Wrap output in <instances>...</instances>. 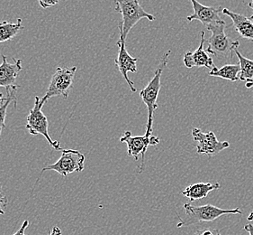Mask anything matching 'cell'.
<instances>
[{
    "instance_id": "6da1fadb",
    "label": "cell",
    "mask_w": 253,
    "mask_h": 235,
    "mask_svg": "<svg viewBox=\"0 0 253 235\" xmlns=\"http://www.w3.org/2000/svg\"><path fill=\"white\" fill-rule=\"evenodd\" d=\"M171 52H166L162 58L160 65L157 68L154 76L146 87L140 92V97L142 98V102L146 105L148 111V121H147L146 133L145 136L150 138L152 134V123H153V115L158 108L157 99L159 92L162 86V75L165 67L168 64L169 58Z\"/></svg>"
},
{
    "instance_id": "7a4b0ae2",
    "label": "cell",
    "mask_w": 253,
    "mask_h": 235,
    "mask_svg": "<svg viewBox=\"0 0 253 235\" xmlns=\"http://www.w3.org/2000/svg\"><path fill=\"white\" fill-rule=\"evenodd\" d=\"M183 208L185 210L186 217L184 219L179 218L180 222L177 225L178 228L202 223L213 222L224 215H242V210L240 208L231 210L221 209L212 205L194 206L190 204V202L184 204Z\"/></svg>"
},
{
    "instance_id": "3957f363",
    "label": "cell",
    "mask_w": 253,
    "mask_h": 235,
    "mask_svg": "<svg viewBox=\"0 0 253 235\" xmlns=\"http://www.w3.org/2000/svg\"><path fill=\"white\" fill-rule=\"evenodd\" d=\"M115 10L122 15V22L119 24L120 36L126 40L127 36L132 27L142 18L153 21L155 17L147 13L142 8L139 0H115Z\"/></svg>"
},
{
    "instance_id": "277c9868",
    "label": "cell",
    "mask_w": 253,
    "mask_h": 235,
    "mask_svg": "<svg viewBox=\"0 0 253 235\" xmlns=\"http://www.w3.org/2000/svg\"><path fill=\"white\" fill-rule=\"evenodd\" d=\"M225 22L218 23L208 28V30L212 33L208 39V47L206 51L213 56H221L231 59L233 57V52L236 51L240 43L233 41L229 38L225 33Z\"/></svg>"
},
{
    "instance_id": "5b68a950",
    "label": "cell",
    "mask_w": 253,
    "mask_h": 235,
    "mask_svg": "<svg viewBox=\"0 0 253 235\" xmlns=\"http://www.w3.org/2000/svg\"><path fill=\"white\" fill-rule=\"evenodd\" d=\"M76 72L77 66L71 68L57 67L55 72L51 77L45 95L41 100V103L44 105V103L52 97L61 96L64 99L69 97Z\"/></svg>"
},
{
    "instance_id": "8992f818",
    "label": "cell",
    "mask_w": 253,
    "mask_h": 235,
    "mask_svg": "<svg viewBox=\"0 0 253 235\" xmlns=\"http://www.w3.org/2000/svg\"><path fill=\"white\" fill-rule=\"evenodd\" d=\"M42 106L43 105L41 103L40 97L36 96L35 105L27 116L26 129L29 131L31 135H42L55 150H62L60 141L52 140L51 136L49 135V122L45 115L42 112Z\"/></svg>"
},
{
    "instance_id": "52a82bcc",
    "label": "cell",
    "mask_w": 253,
    "mask_h": 235,
    "mask_svg": "<svg viewBox=\"0 0 253 235\" xmlns=\"http://www.w3.org/2000/svg\"><path fill=\"white\" fill-rule=\"evenodd\" d=\"M85 155L75 149L62 150L60 159L51 166L42 169V174L45 171L52 170L63 176H67L72 173H80L84 169Z\"/></svg>"
},
{
    "instance_id": "ba28073f",
    "label": "cell",
    "mask_w": 253,
    "mask_h": 235,
    "mask_svg": "<svg viewBox=\"0 0 253 235\" xmlns=\"http://www.w3.org/2000/svg\"><path fill=\"white\" fill-rule=\"evenodd\" d=\"M193 138L198 142L197 152L199 155H207L209 158L222 152L223 149L230 147L227 141H219L213 131L203 132L200 128L192 129Z\"/></svg>"
},
{
    "instance_id": "9c48e42d",
    "label": "cell",
    "mask_w": 253,
    "mask_h": 235,
    "mask_svg": "<svg viewBox=\"0 0 253 235\" xmlns=\"http://www.w3.org/2000/svg\"><path fill=\"white\" fill-rule=\"evenodd\" d=\"M120 142H125L127 144L128 147V156L132 157L135 160L139 159V156L142 155V165L139 173H142V169L144 168V160H145V154L147 152V148L149 146H156L160 143V138L158 137L150 138L144 136H132L130 131L125 133L121 138Z\"/></svg>"
},
{
    "instance_id": "30bf717a",
    "label": "cell",
    "mask_w": 253,
    "mask_h": 235,
    "mask_svg": "<svg viewBox=\"0 0 253 235\" xmlns=\"http://www.w3.org/2000/svg\"><path fill=\"white\" fill-rule=\"evenodd\" d=\"M126 40L124 39L123 36H120V38L117 42V46L119 47V52H118V56L115 61V63L118 68L119 72H121L122 75L125 78L127 84L129 85L131 91L132 92H135L136 89L134 87V83L129 79L128 72H132V73L137 72L136 62L138 59L133 58L128 54L126 48Z\"/></svg>"
},
{
    "instance_id": "8fae6325",
    "label": "cell",
    "mask_w": 253,
    "mask_h": 235,
    "mask_svg": "<svg viewBox=\"0 0 253 235\" xmlns=\"http://www.w3.org/2000/svg\"><path fill=\"white\" fill-rule=\"evenodd\" d=\"M190 2L192 3L194 13L187 16L188 22H192L193 20L200 21L207 29L213 25L224 22L219 15L220 12L223 11L221 7L214 8L212 6H206L199 3L198 0H190Z\"/></svg>"
},
{
    "instance_id": "7c38bea8",
    "label": "cell",
    "mask_w": 253,
    "mask_h": 235,
    "mask_svg": "<svg viewBox=\"0 0 253 235\" xmlns=\"http://www.w3.org/2000/svg\"><path fill=\"white\" fill-rule=\"evenodd\" d=\"M206 33L201 32V41L199 47L194 53L187 52L184 55V63L187 68L193 67H206L210 71L215 68L213 63V58L209 57L208 52L204 49V44L206 42Z\"/></svg>"
},
{
    "instance_id": "4fadbf2b",
    "label": "cell",
    "mask_w": 253,
    "mask_h": 235,
    "mask_svg": "<svg viewBox=\"0 0 253 235\" xmlns=\"http://www.w3.org/2000/svg\"><path fill=\"white\" fill-rule=\"evenodd\" d=\"M13 62L10 63L7 61V57L2 55V63H0V87H19L15 84V80L22 71L21 59L12 58Z\"/></svg>"
},
{
    "instance_id": "5bb4252c",
    "label": "cell",
    "mask_w": 253,
    "mask_h": 235,
    "mask_svg": "<svg viewBox=\"0 0 253 235\" xmlns=\"http://www.w3.org/2000/svg\"><path fill=\"white\" fill-rule=\"evenodd\" d=\"M223 15L229 16L232 21L233 25L241 37L247 39L253 43V21L251 20L245 15L238 13H234L233 11L229 10L227 8H223Z\"/></svg>"
},
{
    "instance_id": "9a60e30c",
    "label": "cell",
    "mask_w": 253,
    "mask_h": 235,
    "mask_svg": "<svg viewBox=\"0 0 253 235\" xmlns=\"http://www.w3.org/2000/svg\"><path fill=\"white\" fill-rule=\"evenodd\" d=\"M219 183H198L191 184L186 187L182 192V194L189 199V202H194L196 200L202 199L208 196L209 193L213 190L220 188Z\"/></svg>"
},
{
    "instance_id": "2e32d148",
    "label": "cell",
    "mask_w": 253,
    "mask_h": 235,
    "mask_svg": "<svg viewBox=\"0 0 253 235\" xmlns=\"http://www.w3.org/2000/svg\"><path fill=\"white\" fill-rule=\"evenodd\" d=\"M22 29H24V26L21 18H18L15 23L2 21L0 23V43L10 41Z\"/></svg>"
},
{
    "instance_id": "e0dca14e",
    "label": "cell",
    "mask_w": 253,
    "mask_h": 235,
    "mask_svg": "<svg viewBox=\"0 0 253 235\" xmlns=\"http://www.w3.org/2000/svg\"><path fill=\"white\" fill-rule=\"evenodd\" d=\"M241 72L240 63L236 64H226L222 67L221 69H217L216 67L209 72L210 76L219 77L224 80H229L231 82H237L239 81L238 74Z\"/></svg>"
},
{
    "instance_id": "ac0fdd59",
    "label": "cell",
    "mask_w": 253,
    "mask_h": 235,
    "mask_svg": "<svg viewBox=\"0 0 253 235\" xmlns=\"http://www.w3.org/2000/svg\"><path fill=\"white\" fill-rule=\"evenodd\" d=\"M235 54L238 57L240 66H241L239 80L246 82L252 81L253 80V60L243 57V55L237 50L235 51Z\"/></svg>"
},
{
    "instance_id": "d6986e66",
    "label": "cell",
    "mask_w": 253,
    "mask_h": 235,
    "mask_svg": "<svg viewBox=\"0 0 253 235\" xmlns=\"http://www.w3.org/2000/svg\"><path fill=\"white\" fill-rule=\"evenodd\" d=\"M17 88L18 87H16V86L6 88L7 97H6L5 103H3L2 105H0V135L2 133V130L6 128L5 118H6L7 108L10 105L12 102L15 103V107H16V91H17Z\"/></svg>"
},
{
    "instance_id": "ffe728a7",
    "label": "cell",
    "mask_w": 253,
    "mask_h": 235,
    "mask_svg": "<svg viewBox=\"0 0 253 235\" xmlns=\"http://www.w3.org/2000/svg\"><path fill=\"white\" fill-rule=\"evenodd\" d=\"M7 205V198L0 186V215H5V209Z\"/></svg>"
},
{
    "instance_id": "44dd1931",
    "label": "cell",
    "mask_w": 253,
    "mask_h": 235,
    "mask_svg": "<svg viewBox=\"0 0 253 235\" xmlns=\"http://www.w3.org/2000/svg\"><path fill=\"white\" fill-rule=\"evenodd\" d=\"M59 3V0H39V4L42 8H48Z\"/></svg>"
},
{
    "instance_id": "7402d4cb",
    "label": "cell",
    "mask_w": 253,
    "mask_h": 235,
    "mask_svg": "<svg viewBox=\"0 0 253 235\" xmlns=\"http://www.w3.org/2000/svg\"><path fill=\"white\" fill-rule=\"evenodd\" d=\"M220 232L218 230H212V229H203L195 233L193 235H218Z\"/></svg>"
},
{
    "instance_id": "603a6c76",
    "label": "cell",
    "mask_w": 253,
    "mask_h": 235,
    "mask_svg": "<svg viewBox=\"0 0 253 235\" xmlns=\"http://www.w3.org/2000/svg\"><path fill=\"white\" fill-rule=\"evenodd\" d=\"M28 225H29V221H25L24 224L21 226L20 229L17 231L14 235H25V231H26V228L28 227Z\"/></svg>"
},
{
    "instance_id": "cb8c5ba5",
    "label": "cell",
    "mask_w": 253,
    "mask_h": 235,
    "mask_svg": "<svg viewBox=\"0 0 253 235\" xmlns=\"http://www.w3.org/2000/svg\"><path fill=\"white\" fill-rule=\"evenodd\" d=\"M61 230L58 227V226H54L53 228H52V230L51 232L49 233V235H61Z\"/></svg>"
},
{
    "instance_id": "d4e9b609",
    "label": "cell",
    "mask_w": 253,
    "mask_h": 235,
    "mask_svg": "<svg viewBox=\"0 0 253 235\" xmlns=\"http://www.w3.org/2000/svg\"><path fill=\"white\" fill-rule=\"evenodd\" d=\"M243 229L246 231L247 233H248L250 235H253V225H246L244 227H243Z\"/></svg>"
},
{
    "instance_id": "484cf974",
    "label": "cell",
    "mask_w": 253,
    "mask_h": 235,
    "mask_svg": "<svg viewBox=\"0 0 253 235\" xmlns=\"http://www.w3.org/2000/svg\"><path fill=\"white\" fill-rule=\"evenodd\" d=\"M6 97H4V95L0 92V105H2L3 103H5Z\"/></svg>"
},
{
    "instance_id": "4316f807",
    "label": "cell",
    "mask_w": 253,
    "mask_h": 235,
    "mask_svg": "<svg viewBox=\"0 0 253 235\" xmlns=\"http://www.w3.org/2000/svg\"><path fill=\"white\" fill-rule=\"evenodd\" d=\"M252 87H253V80L250 81V82H246V88L250 89V88Z\"/></svg>"
},
{
    "instance_id": "83f0119b",
    "label": "cell",
    "mask_w": 253,
    "mask_h": 235,
    "mask_svg": "<svg viewBox=\"0 0 253 235\" xmlns=\"http://www.w3.org/2000/svg\"><path fill=\"white\" fill-rule=\"evenodd\" d=\"M248 5L251 7V8H252V9H253V0H252V2H250V3H249ZM250 19L253 21V15L250 17Z\"/></svg>"
},
{
    "instance_id": "f1b7e54d",
    "label": "cell",
    "mask_w": 253,
    "mask_h": 235,
    "mask_svg": "<svg viewBox=\"0 0 253 235\" xmlns=\"http://www.w3.org/2000/svg\"><path fill=\"white\" fill-rule=\"evenodd\" d=\"M247 219H248V221H253V212L250 214V215L247 217Z\"/></svg>"
},
{
    "instance_id": "f546056e",
    "label": "cell",
    "mask_w": 253,
    "mask_h": 235,
    "mask_svg": "<svg viewBox=\"0 0 253 235\" xmlns=\"http://www.w3.org/2000/svg\"><path fill=\"white\" fill-rule=\"evenodd\" d=\"M218 235H221V234H220V233H219V234H218Z\"/></svg>"
}]
</instances>
